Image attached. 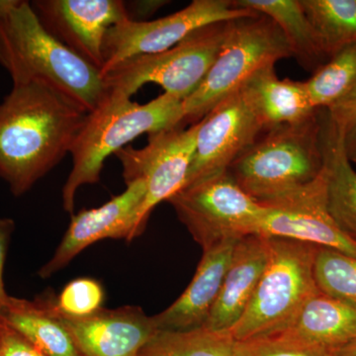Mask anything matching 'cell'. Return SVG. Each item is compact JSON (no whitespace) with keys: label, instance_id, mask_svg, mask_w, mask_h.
<instances>
[{"label":"cell","instance_id":"6da1fadb","mask_svg":"<svg viewBox=\"0 0 356 356\" xmlns=\"http://www.w3.org/2000/svg\"><path fill=\"white\" fill-rule=\"evenodd\" d=\"M88 114L40 84L13 86L0 103V177L14 196L70 154Z\"/></svg>","mask_w":356,"mask_h":356},{"label":"cell","instance_id":"7a4b0ae2","mask_svg":"<svg viewBox=\"0 0 356 356\" xmlns=\"http://www.w3.org/2000/svg\"><path fill=\"white\" fill-rule=\"evenodd\" d=\"M0 65L13 86L40 84L86 113L107 96L99 70L51 36L28 1L0 16Z\"/></svg>","mask_w":356,"mask_h":356},{"label":"cell","instance_id":"3957f363","mask_svg":"<svg viewBox=\"0 0 356 356\" xmlns=\"http://www.w3.org/2000/svg\"><path fill=\"white\" fill-rule=\"evenodd\" d=\"M324 165L318 109L301 123L264 131L228 172L248 195L273 207L315 184Z\"/></svg>","mask_w":356,"mask_h":356},{"label":"cell","instance_id":"277c9868","mask_svg":"<svg viewBox=\"0 0 356 356\" xmlns=\"http://www.w3.org/2000/svg\"><path fill=\"white\" fill-rule=\"evenodd\" d=\"M184 102L163 92L146 104L107 93L99 106L88 114L70 154L72 168L63 187V207L74 215L76 192L100 180L105 161L140 135L180 127Z\"/></svg>","mask_w":356,"mask_h":356},{"label":"cell","instance_id":"5b68a950","mask_svg":"<svg viewBox=\"0 0 356 356\" xmlns=\"http://www.w3.org/2000/svg\"><path fill=\"white\" fill-rule=\"evenodd\" d=\"M268 238L266 270L242 318L229 332L236 341L264 339L282 331L320 291L314 277L318 245Z\"/></svg>","mask_w":356,"mask_h":356},{"label":"cell","instance_id":"8992f818","mask_svg":"<svg viewBox=\"0 0 356 356\" xmlns=\"http://www.w3.org/2000/svg\"><path fill=\"white\" fill-rule=\"evenodd\" d=\"M289 57L286 38L264 14L228 21L216 60L202 84L184 100V122L197 123L257 70Z\"/></svg>","mask_w":356,"mask_h":356},{"label":"cell","instance_id":"52a82bcc","mask_svg":"<svg viewBox=\"0 0 356 356\" xmlns=\"http://www.w3.org/2000/svg\"><path fill=\"white\" fill-rule=\"evenodd\" d=\"M227 22L204 26L168 50L129 58L112 67L102 74L107 93L131 98L145 84L156 83L184 102L202 84L216 60Z\"/></svg>","mask_w":356,"mask_h":356},{"label":"cell","instance_id":"ba28073f","mask_svg":"<svg viewBox=\"0 0 356 356\" xmlns=\"http://www.w3.org/2000/svg\"><path fill=\"white\" fill-rule=\"evenodd\" d=\"M168 202L203 250L222 241L254 235L266 211L228 170L182 187Z\"/></svg>","mask_w":356,"mask_h":356},{"label":"cell","instance_id":"9c48e42d","mask_svg":"<svg viewBox=\"0 0 356 356\" xmlns=\"http://www.w3.org/2000/svg\"><path fill=\"white\" fill-rule=\"evenodd\" d=\"M254 14V11L234 6L229 0H194L182 10L158 20L128 18L107 31L103 44L104 65L100 74L129 58L168 50L204 26Z\"/></svg>","mask_w":356,"mask_h":356},{"label":"cell","instance_id":"30bf717a","mask_svg":"<svg viewBox=\"0 0 356 356\" xmlns=\"http://www.w3.org/2000/svg\"><path fill=\"white\" fill-rule=\"evenodd\" d=\"M198 122L191 128L170 129L149 135L142 149L126 147L117 152L126 185L137 180L146 184V195L138 213L133 240L142 235L156 206L184 186L191 168Z\"/></svg>","mask_w":356,"mask_h":356},{"label":"cell","instance_id":"8fae6325","mask_svg":"<svg viewBox=\"0 0 356 356\" xmlns=\"http://www.w3.org/2000/svg\"><path fill=\"white\" fill-rule=\"evenodd\" d=\"M264 127L241 89L218 103L198 122L186 185L227 172Z\"/></svg>","mask_w":356,"mask_h":356},{"label":"cell","instance_id":"7c38bea8","mask_svg":"<svg viewBox=\"0 0 356 356\" xmlns=\"http://www.w3.org/2000/svg\"><path fill=\"white\" fill-rule=\"evenodd\" d=\"M30 4L51 36L99 72L107 31L130 18L119 0H35Z\"/></svg>","mask_w":356,"mask_h":356},{"label":"cell","instance_id":"4fadbf2b","mask_svg":"<svg viewBox=\"0 0 356 356\" xmlns=\"http://www.w3.org/2000/svg\"><path fill=\"white\" fill-rule=\"evenodd\" d=\"M255 234L332 248L356 257V242L341 231L327 211L325 170L303 193L266 207Z\"/></svg>","mask_w":356,"mask_h":356},{"label":"cell","instance_id":"5bb4252c","mask_svg":"<svg viewBox=\"0 0 356 356\" xmlns=\"http://www.w3.org/2000/svg\"><path fill=\"white\" fill-rule=\"evenodd\" d=\"M145 195L146 184L144 180H137L128 184L123 193L100 207L72 215L69 228L55 254L40 269V277H51L65 268L84 248L104 238L133 241L136 220Z\"/></svg>","mask_w":356,"mask_h":356},{"label":"cell","instance_id":"9a60e30c","mask_svg":"<svg viewBox=\"0 0 356 356\" xmlns=\"http://www.w3.org/2000/svg\"><path fill=\"white\" fill-rule=\"evenodd\" d=\"M60 320L83 356H138L159 331L153 317L137 306L103 308L91 317Z\"/></svg>","mask_w":356,"mask_h":356},{"label":"cell","instance_id":"2e32d148","mask_svg":"<svg viewBox=\"0 0 356 356\" xmlns=\"http://www.w3.org/2000/svg\"><path fill=\"white\" fill-rule=\"evenodd\" d=\"M269 259L268 236L248 235L238 238L221 291L204 327L229 332L247 310Z\"/></svg>","mask_w":356,"mask_h":356},{"label":"cell","instance_id":"e0dca14e","mask_svg":"<svg viewBox=\"0 0 356 356\" xmlns=\"http://www.w3.org/2000/svg\"><path fill=\"white\" fill-rule=\"evenodd\" d=\"M238 238L203 250L191 282L177 301L153 316L159 331H187L204 327L216 303Z\"/></svg>","mask_w":356,"mask_h":356},{"label":"cell","instance_id":"ac0fdd59","mask_svg":"<svg viewBox=\"0 0 356 356\" xmlns=\"http://www.w3.org/2000/svg\"><path fill=\"white\" fill-rule=\"evenodd\" d=\"M270 337L332 351L341 350L356 339V305L318 291L284 330Z\"/></svg>","mask_w":356,"mask_h":356},{"label":"cell","instance_id":"d6986e66","mask_svg":"<svg viewBox=\"0 0 356 356\" xmlns=\"http://www.w3.org/2000/svg\"><path fill=\"white\" fill-rule=\"evenodd\" d=\"M259 116L264 131L308 120L312 106L304 81L280 79L274 65L257 70L240 88Z\"/></svg>","mask_w":356,"mask_h":356},{"label":"cell","instance_id":"ffe728a7","mask_svg":"<svg viewBox=\"0 0 356 356\" xmlns=\"http://www.w3.org/2000/svg\"><path fill=\"white\" fill-rule=\"evenodd\" d=\"M320 113L327 211L341 231L356 242V172L327 109Z\"/></svg>","mask_w":356,"mask_h":356},{"label":"cell","instance_id":"44dd1931","mask_svg":"<svg viewBox=\"0 0 356 356\" xmlns=\"http://www.w3.org/2000/svg\"><path fill=\"white\" fill-rule=\"evenodd\" d=\"M0 320L48 356H83L67 327L51 312L43 296L33 301L9 296Z\"/></svg>","mask_w":356,"mask_h":356},{"label":"cell","instance_id":"7402d4cb","mask_svg":"<svg viewBox=\"0 0 356 356\" xmlns=\"http://www.w3.org/2000/svg\"><path fill=\"white\" fill-rule=\"evenodd\" d=\"M233 4L273 20L286 38L293 57L312 74L330 60L300 0H235Z\"/></svg>","mask_w":356,"mask_h":356},{"label":"cell","instance_id":"603a6c76","mask_svg":"<svg viewBox=\"0 0 356 356\" xmlns=\"http://www.w3.org/2000/svg\"><path fill=\"white\" fill-rule=\"evenodd\" d=\"M238 341L231 332L205 327L187 331H158L138 356H236Z\"/></svg>","mask_w":356,"mask_h":356},{"label":"cell","instance_id":"cb8c5ba5","mask_svg":"<svg viewBox=\"0 0 356 356\" xmlns=\"http://www.w3.org/2000/svg\"><path fill=\"white\" fill-rule=\"evenodd\" d=\"M327 58L356 43V0H300Z\"/></svg>","mask_w":356,"mask_h":356},{"label":"cell","instance_id":"d4e9b609","mask_svg":"<svg viewBox=\"0 0 356 356\" xmlns=\"http://www.w3.org/2000/svg\"><path fill=\"white\" fill-rule=\"evenodd\" d=\"M305 83L312 106L327 109L356 84V43L343 47Z\"/></svg>","mask_w":356,"mask_h":356},{"label":"cell","instance_id":"484cf974","mask_svg":"<svg viewBox=\"0 0 356 356\" xmlns=\"http://www.w3.org/2000/svg\"><path fill=\"white\" fill-rule=\"evenodd\" d=\"M318 289L327 296L356 305V257L318 247L314 262Z\"/></svg>","mask_w":356,"mask_h":356},{"label":"cell","instance_id":"4316f807","mask_svg":"<svg viewBox=\"0 0 356 356\" xmlns=\"http://www.w3.org/2000/svg\"><path fill=\"white\" fill-rule=\"evenodd\" d=\"M42 296L57 317L81 320L102 310L105 292L102 283L95 278L79 277L70 281L57 296L51 292Z\"/></svg>","mask_w":356,"mask_h":356},{"label":"cell","instance_id":"83f0119b","mask_svg":"<svg viewBox=\"0 0 356 356\" xmlns=\"http://www.w3.org/2000/svg\"><path fill=\"white\" fill-rule=\"evenodd\" d=\"M236 356H334V351L276 337L238 341Z\"/></svg>","mask_w":356,"mask_h":356},{"label":"cell","instance_id":"f1b7e54d","mask_svg":"<svg viewBox=\"0 0 356 356\" xmlns=\"http://www.w3.org/2000/svg\"><path fill=\"white\" fill-rule=\"evenodd\" d=\"M327 111L341 135L346 156L356 165V84Z\"/></svg>","mask_w":356,"mask_h":356},{"label":"cell","instance_id":"f546056e","mask_svg":"<svg viewBox=\"0 0 356 356\" xmlns=\"http://www.w3.org/2000/svg\"><path fill=\"white\" fill-rule=\"evenodd\" d=\"M0 356H48L29 339L0 320Z\"/></svg>","mask_w":356,"mask_h":356},{"label":"cell","instance_id":"4dcf8cb0","mask_svg":"<svg viewBox=\"0 0 356 356\" xmlns=\"http://www.w3.org/2000/svg\"><path fill=\"white\" fill-rule=\"evenodd\" d=\"M15 229V222L10 218L0 219V318L9 298L3 282V270L6 266L7 252L11 235Z\"/></svg>","mask_w":356,"mask_h":356},{"label":"cell","instance_id":"1f68e13d","mask_svg":"<svg viewBox=\"0 0 356 356\" xmlns=\"http://www.w3.org/2000/svg\"><path fill=\"white\" fill-rule=\"evenodd\" d=\"M334 356H356V339L348 346L334 351Z\"/></svg>","mask_w":356,"mask_h":356},{"label":"cell","instance_id":"d6a6232c","mask_svg":"<svg viewBox=\"0 0 356 356\" xmlns=\"http://www.w3.org/2000/svg\"><path fill=\"white\" fill-rule=\"evenodd\" d=\"M18 2L19 0H0V16L8 13Z\"/></svg>","mask_w":356,"mask_h":356}]
</instances>
